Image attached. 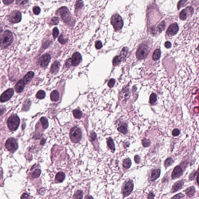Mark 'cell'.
I'll use <instances>...</instances> for the list:
<instances>
[{
  "label": "cell",
  "instance_id": "38",
  "mask_svg": "<svg viewBox=\"0 0 199 199\" xmlns=\"http://www.w3.org/2000/svg\"><path fill=\"white\" fill-rule=\"evenodd\" d=\"M142 142L143 146L145 148L149 147L151 145V141L149 139H147L146 138L143 139L142 141Z\"/></svg>",
  "mask_w": 199,
  "mask_h": 199
},
{
  "label": "cell",
  "instance_id": "48",
  "mask_svg": "<svg viewBox=\"0 0 199 199\" xmlns=\"http://www.w3.org/2000/svg\"><path fill=\"white\" fill-rule=\"evenodd\" d=\"M115 83V80L114 79H110L109 80L108 83V87L110 88H113L114 86V85Z\"/></svg>",
  "mask_w": 199,
  "mask_h": 199
},
{
  "label": "cell",
  "instance_id": "3",
  "mask_svg": "<svg viewBox=\"0 0 199 199\" xmlns=\"http://www.w3.org/2000/svg\"><path fill=\"white\" fill-rule=\"evenodd\" d=\"M70 138L73 142H79L82 138V131L80 128L77 126L72 128L70 132Z\"/></svg>",
  "mask_w": 199,
  "mask_h": 199
},
{
  "label": "cell",
  "instance_id": "2",
  "mask_svg": "<svg viewBox=\"0 0 199 199\" xmlns=\"http://www.w3.org/2000/svg\"><path fill=\"white\" fill-rule=\"evenodd\" d=\"M58 12L63 21L67 24H70L73 21L72 16L67 7H63L58 10Z\"/></svg>",
  "mask_w": 199,
  "mask_h": 199
},
{
  "label": "cell",
  "instance_id": "45",
  "mask_svg": "<svg viewBox=\"0 0 199 199\" xmlns=\"http://www.w3.org/2000/svg\"><path fill=\"white\" fill-rule=\"evenodd\" d=\"M181 133L180 130L178 128H175L173 130L172 134L173 136H178Z\"/></svg>",
  "mask_w": 199,
  "mask_h": 199
},
{
  "label": "cell",
  "instance_id": "5",
  "mask_svg": "<svg viewBox=\"0 0 199 199\" xmlns=\"http://www.w3.org/2000/svg\"><path fill=\"white\" fill-rule=\"evenodd\" d=\"M111 22L115 31H118L123 27V20L121 17L118 14H115L112 17Z\"/></svg>",
  "mask_w": 199,
  "mask_h": 199
},
{
  "label": "cell",
  "instance_id": "29",
  "mask_svg": "<svg viewBox=\"0 0 199 199\" xmlns=\"http://www.w3.org/2000/svg\"><path fill=\"white\" fill-rule=\"evenodd\" d=\"M73 114L75 118L78 119L81 118L83 115L82 112L80 110L77 109L74 110L73 111Z\"/></svg>",
  "mask_w": 199,
  "mask_h": 199
},
{
  "label": "cell",
  "instance_id": "59",
  "mask_svg": "<svg viewBox=\"0 0 199 199\" xmlns=\"http://www.w3.org/2000/svg\"><path fill=\"white\" fill-rule=\"evenodd\" d=\"M197 50H198L199 51V46H198V48H197Z\"/></svg>",
  "mask_w": 199,
  "mask_h": 199
},
{
  "label": "cell",
  "instance_id": "25",
  "mask_svg": "<svg viewBox=\"0 0 199 199\" xmlns=\"http://www.w3.org/2000/svg\"><path fill=\"white\" fill-rule=\"evenodd\" d=\"M161 56V51L159 49H157L155 51L153 55V60L157 61L160 58Z\"/></svg>",
  "mask_w": 199,
  "mask_h": 199
},
{
  "label": "cell",
  "instance_id": "35",
  "mask_svg": "<svg viewBox=\"0 0 199 199\" xmlns=\"http://www.w3.org/2000/svg\"><path fill=\"white\" fill-rule=\"evenodd\" d=\"M41 173V170L39 169L35 170L32 173V176L34 178H37L39 177Z\"/></svg>",
  "mask_w": 199,
  "mask_h": 199
},
{
  "label": "cell",
  "instance_id": "37",
  "mask_svg": "<svg viewBox=\"0 0 199 199\" xmlns=\"http://www.w3.org/2000/svg\"><path fill=\"white\" fill-rule=\"evenodd\" d=\"M84 4L83 1L81 0H79L77 1L75 3V8L76 10H79V9H81L83 7Z\"/></svg>",
  "mask_w": 199,
  "mask_h": 199
},
{
  "label": "cell",
  "instance_id": "8",
  "mask_svg": "<svg viewBox=\"0 0 199 199\" xmlns=\"http://www.w3.org/2000/svg\"><path fill=\"white\" fill-rule=\"evenodd\" d=\"M8 19L9 22L12 23L20 22L22 20L21 12L18 11H14L9 14L8 17Z\"/></svg>",
  "mask_w": 199,
  "mask_h": 199
},
{
  "label": "cell",
  "instance_id": "12",
  "mask_svg": "<svg viewBox=\"0 0 199 199\" xmlns=\"http://www.w3.org/2000/svg\"><path fill=\"white\" fill-rule=\"evenodd\" d=\"M179 28L176 23H173L170 25L166 31V34L169 35H174L178 32Z\"/></svg>",
  "mask_w": 199,
  "mask_h": 199
},
{
  "label": "cell",
  "instance_id": "27",
  "mask_svg": "<svg viewBox=\"0 0 199 199\" xmlns=\"http://www.w3.org/2000/svg\"><path fill=\"white\" fill-rule=\"evenodd\" d=\"M123 166L126 168L128 169L130 168L131 165V161L130 158H128L125 159L123 161Z\"/></svg>",
  "mask_w": 199,
  "mask_h": 199
},
{
  "label": "cell",
  "instance_id": "13",
  "mask_svg": "<svg viewBox=\"0 0 199 199\" xmlns=\"http://www.w3.org/2000/svg\"><path fill=\"white\" fill-rule=\"evenodd\" d=\"M81 61L82 57L80 53L78 52L74 53L72 58V65L74 66H77Z\"/></svg>",
  "mask_w": 199,
  "mask_h": 199
},
{
  "label": "cell",
  "instance_id": "46",
  "mask_svg": "<svg viewBox=\"0 0 199 199\" xmlns=\"http://www.w3.org/2000/svg\"><path fill=\"white\" fill-rule=\"evenodd\" d=\"M187 2V0H181L178 4V9H179L181 7L184 6Z\"/></svg>",
  "mask_w": 199,
  "mask_h": 199
},
{
  "label": "cell",
  "instance_id": "54",
  "mask_svg": "<svg viewBox=\"0 0 199 199\" xmlns=\"http://www.w3.org/2000/svg\"><path fill=\"white\" fill-rule=\"evenodd\" d=\"M196 173H197V171H193L192 173L190 174V175H192L191 176H189V179L191 180H193L194 179V178H195V176L196 175Z\"/></svg>",
  "mask_w": 199,
  "mask_h": 199
},
{
  "label": "cell",
  "instance_id": "51",
  "mask_svg": "<svg viewBox=\"0 0 199 199\" xmlns=\"http://www.w3.org/2000/svg\"><path fill=\"white\" fill-rule=\"evenodd\" d=\"M134 160L136 163L137 164L140 163V157L138 155H136V156L134 157Z\"/></svg>",
  "mask_w": 199,
  "mask_h": 199
},
{
  "label": "cell",
  "instance_id": "7",
  "mask_svg": "<svg viewBox=\"0 0 199 199\" xmlns=\"http://www.w3.org/2000/svg\"><path fill=\"white\" fill-rule=\"evenodd\" d=\"M133 182L131 180H129L128 181L125 182L123 185L122 192L124 197L129 196L133 190Z\"/></svg>",
  "mask_w": 199,
  "mask_h": 199
},
{
  "label": "cell",
  "instance_id": "21",
  "mask_svg": "<svg viewBox=\"0 0 199 199\" xmlns=\"http://www.w3.org/2000/svg\"><path fill=\"white\" fill-rule=\"evenodd\" d=\"M60 95L59 92L57 90H54L51 93L50 95L51 99L53 102H56L59 99Z\"/></svg>",
  "mask_w": 199,
  "mask_h": 199
},
{
  "label": "cell",
  "instance_id": "1",
  "mask_svg": "<svg viewBox=\"0 0 199 199\" xmlns=\"http://www.w3.org/2000/svg\"><path fill=\"white\" fill-rule=\"evenodd\" d=\"M13 40V36L10 31L6 30L1 37V47L5 48L11 44Z\"/></svg>",
  "mask_w": 199,
  "mask_h": 199
},
{
  "label": "cell",
  "instance_id": "30",
  "mask_svg": "<svg viewBox=\"0 0 199 199\" xmlns=\"http://www.w3.org/2000/svg\"><path fill=\"white\" fill-rule=\"evenodd\" d=\"M187 12H188V11L186 8L182 11L180 13V18L182 20H186V19L187 18V15H188Z\"/></svg>",
  "mask_w": 199,
  "mask_h": 199
},
{
  "label": "cell",
  "instance_id": "50",
  "mask_svg": "<svg viewBox=\"0 0 199 199\" xmlns=\"http://www.w3.org/2000/svg\"><path fill=\"white\" fill-rule=\"evenodd\" d=\"M102 47V43L100 41L96 42L95 43V48L97 50H100Z\"/></svg>",
  "mask_w": 199,
  "mask_h": 199
},
{
  "label": "cell",
  "instance_id": "53",
  "mask_svg": "<svg viewBox=\"0 0 199 199\" xmlns=\"http://www.w3.org/2000/svg\"><path fill=\"white\" fill-rule=\"evenodd\" d=\"M165 47L167 49H170L171 48V43L169 41H166L165 43Z\"/></svg>",
  "mask_w": 199,
  "mask_h": 199
},
{
  "label": "cell",
  "instance_id": "4",
  "mask_svg": "<svg viewBox=\"0 0 199 199\" xmlns=\"http://www.w3.org/2000/svg\"><path fill=\"white\" fill-rule=\"evenodd\" d=\"M20 123V119L17 115H12L7 120V126L9 130L11 131L16 130L18 127Z\"/></svg>",
  "mask_w": 199,
  "mask_h": 199
},
{
  "label": "cell",
  "instance_id": "24",
  "mask_svg": "<svg viewBox=\"0 0 199 199\" xmlns=\"http://www.w3.org/2000/svg\"><path fill=\"white\" fill-rule=\"evenodd\" d=\"M56 179L58 182H62L65 179V174L63 172H60L57 173L56 175Z\"/></svg>",
  "mask_w": 199,
  "mask_h": 199
},
{
  "label": "cell",
  "instance_id": "6",
  "mask_svg": "<svg viewBox=\"0 0 199 199\" xmlns=\"http://www.w3.org/2000/svg\"><path fill=\"white\" fill-rule=\"evenodd\" d=\"M149 52L148 45L143 44L140 45L136 52V57L138 60H142L146 58Z\"/></svg>",
  "mask_w": 199,
  "mask_h": 199
},
{
  "label": "cell",
  "instance_id": "41",
  "mask_svg": "<svg viewBox=\"0 0 199 199\" xmlns=\"http://www.w3.org/2000/svg\"><path fill=\"white\" fill-rule=\"evenodd\" d=\"M59 31L57 27H55L53 30V35L54 39H55L59 35Z\"/></svg>",
  "mask_w": 199,
  "mask_h": 199
},
{
  "label": "cell",
  "instance_id": "58",
  "mask_svg": "<svg viewBox=\"0 0 199 199\" xmlns=\"http://www.w3.org/2000/svg\"><path fill=\"white\" fill-rule=\"evenodd\" d=\"M45 139L44 138H43L41 140V142H40V144H41V145H43L45 144Z\"/></svg>",
  "mask_w": 199,
  "mask_h": 199
},
{
  "label": "cell",
  "instance_id": "31",
  "mask_svg": "<svg viewBox=\"0 0 199 199\" xmlns=\"http://www.w3.org/2000/svg\"><path fill=\"white\" fill-rule=\"evenodd\" d=\"M174 163V160L171 158H168L166 159L164 162V166L166 168L170 166Z\"/></svg>",
  "mask_w": 199,
  "mask_h": 199
},
{
  "label": "cell",
  "instance_id": "42",
  "mask_svg": "<svg viewBox=\"0 0 199 199\" xmlns=\"http://www.w3.org/2000/svg\"><path fill=\"white\" fill-rule=\"evenodd\" d=\"M59 20L58 17H54L51 19L50 23L53 25H56L59 23Z\"/></svg>",
  "mask_w": 199,
  "mask_h": 199
},
{
  "label": "cell",
  "instance_id": "17",
  "mask_svg": "<svg viewBox=\"0 0 199 199\" xmlns=\"http://www.w3.org/2000/svg\"><path fill=\"white\" fill-rule=\"evenodd\" d=\"M161 173V170L159 169H154L151 171V181H154L159 177Z\"/></svg>",
  "mask_w": 199,
  "mask_h": 199
},
{
  "label": "cell",
  "instance_id": "40",
  "mask_svg": "<svg viewBox=\"0 0 199 199\" xmlns=\"http://www.w3.org/2000/svg\"><path fill=\"white\" fill-rule=\"evenodd\" d=\"M165 27V22L163 21L160 23L158 27V28L159 32H161L163 30H164Z\"/></svg>",
  "mask_w": 199,
  "mask_h": 199
},
{
  "label": "cell",
  "instance_id": "49",
  "mask_svg": "<svg viewBox=\"0 0 199 199\" xmlns=\"http://www.w3.org/2000/svg\"><path fill=\"white\" fill-rule=\"evenodd\" d=\"M184 195L182 193H179L175 195L172 198V199H182L184 197Z\"/></svg>",
  "mask_w": 199,
  "mask_h": 199
},
{
  "label": "cell",
  "instance_id": "26",
  "mask_svg": "<svg viewBox=\"0 0 199 199\" xmlns=\"http://www.w3.org/2000/svg\"><path fill=\"white\" fill-rule=\"evenodd\" d=\"M128 51H129V49L127 47H124L122 49V50L120 53V56L122 60L125 59V58H126V57L128 55Z\"/></svg>",
  "mask_w": 199,
  "mask_h": 199
},
{
  "label": "cell",
  "instance_id": "16",
  "mask_svg": "<svg viewBox=\"0 0 199 199\" xmlns=\"http://www.w3.org/2000/svg\"><path fill=\"white\" fill-rule=\"evenodd\" d=\"M25 87V82L24 80H21L16 85L15 90L17 93H21L23 91Z\"/></svg>",
  "mask_w": 199,
  "mask_h": 199
},
{
  "label": "cell",
  "instance_id": "9",
  "mask_svg": "<svg viewBox=\"0 0 199 199\" xmlns=\"http://www.w3.org/2000/svg\"><path fill=\"white\" fill-rule=\"evenodd\" d=\"M5 147L8 151L11 153H14L18 149V146L15 139L9 138L6 143Z\"/></svg>",
  "mask_w": 199,
  "mask_h": 199
},
{
  "label": "cell",
  "instance_id": "11",
  "mask_svg": "<svg viewBox=\"0 0 199 199\" xmlns=\"http://www.w3.org/2000/svg\"><path fill=\"white\" fill-rule=\"evenodd\" d=\"M183 173V170L180 166H177L175 167L171 173V177L173 179L178 178L182 176Z\"/></svg>",
  "mask_w": 199,
  "mask_h": 199
},
{
  "label": "cell",
  "instance_id": "22",
  "mask_svg": "<svg viewBox=\"0 0 199 199\" xmlns=\"http://www.w3.org/2000/svg\"><path fill=\"white\" fill-rule=\"evenodd\" d=\"M34 76V72L32 71H30L27 73V74L24 77L23 80L25 83H28L30 82Z\"/></svg>",
  "mask_w": 199,
  "mask_h": 199
},
{
  "label": "cell",
  "instance_id": "36",
  "mask_svg": "<svg viewBox=\"0 0 199 199\" xmlns=\"http://www.w3.org/2000/svg\"><path fill=\"white\" fill-rule=\"evenodd\" d=\"M45 91L42 90H40L36 94V97L39 99H43L45 97Z\"/></svg>",
  "mask_w": 199,
  "mask_h": 199
},
{
  "label": "cell",
  "instance_id": "33",
  "mask_svg": "<svg viewBox=\"0 0 199 199\" xmlns=\"http://www.w3.org/2000/svg\"><path fill=\"white\" fill-rule=\"evenodd\" d=\"M156 101H157V96L156 95V94L154 93H152L150 96V103L151 105H153L156 103Z\"/></svg>",
  "mask_w": 199,
  "mask_h": 199
},
{
  "label": "cell",
  "instance_id": "52",
  "mask_svg": "<svg viewBox=\"0 0 199 199\" xmlns=\"http://www.w3.org/2000/svg\"><path fill=\"white\" fill-rule=\"evenodd\" d=\"M14 0H3V2L4 4L9 5L13 2Z\"/></svg>",
  "mask_w": 199,
  "mask_h": 199
},
{
  "label": "cell",
  "instance_id": "20",
  "mask_svg": "<svg viewBox=\"0 0 199 199\" xmlns=\"http://www.w3.org/2000/svg\"><path fill=\"white\" fill-rule=\"evenodd\" d=\"M60 64L58 62H55L52 65L51 68V72L52 73H57L60 68Z\"/></svg>",
  "mask_w": 199,
  "mask_h": 199
},
{
  "label": "cell",
  "instance_id": "23",
  "mask_svg": "<svg viewBox=\"0 0 199 199\" xmlns=\"http://www.w3.org/2000/svg\"><path fill=\"white\" fill-rule=\"evenodd\" d=\"M107 146H108V148L110 149L113 152H114L115 150V145L113 139L109 137L107 138Z\"/></svg>",
  "mask_w": 199,
  "mask_h": 199
},
{
  "label": "cell",
  "instance_id": "43",
  "mask_svg": "<svg viewBox=\"0 0 199 199\" xmlns=\"http://www.w3.org/2000/svg\"><path fill=\"white\" fill-rule=\"evenodd\" d=\"M33 12L35 15H39L40 12V9L38 6H35L33 9Z\"/></svg>",
  "mask_w": 199,
  "mask_h": 199
},
{
  "label": "cell",
  "instance_id": "19",
  "mask_svg": "<svg viewBox=\"0 0 199 199\" xmlns=\"http://www.w3.org/2000/svg\"><path fill=\"white\" fill-rule=\"evenodd\" d=\"M128 125L126 123L121 124L118 128V131L119 132L124 134H126L128 132Z\"/></svg>",
  "mask_w": 199,
  "mask_h": 199
},
{
  "label": "cell",
  "instance_id": "39",
  "mask_svg": "<svg viewBox=\"0 0 199 199\" xmlns=\"http://www.w3.org/2000/svg\"><path fill=\"white\" fill-rule=\"evenodd\" d=\"M58 40L62 44H65L66 43V42H67V41H68V39L65 38L64 37V35H61L59 37V38L58 39Z\"/></svg>",
  "mask_w": 199,
  "mask_h": 199
},
{
  "label": "cell",
  "instance_id": "34",
  "mask_svg": "<svg viewBox=\"0 0 199 199\" xmlns=\"http://www.w3.org/2000/svg\"><path fill=\"white\" fill-rule=\"evenodd\" d=\"M83 198V191L82 190H78L73 196L74 198L75 199H82Z\"/></svg>",
  "mask_w": 199,
  "mask_h": 199
},
{
  "label": "cell",
  "instance_id": "55",
  "mask_svg": "<svg viewBox=\"0 0 199 199\" xmlns=\"http://www.w3.org/2000/svg\"><path fill=\"white\" fill-rule=\"evenodd\" d=\"M154 194H153V192H150L149 193L148 196V198H154Z\"/></svg>",
  "mask_w": 199,
  "mask_h": 199
},
{
  "label": "cell",
  "instance_id": "10",
  "mask_svg": "<svg viewBox=\"0 0 199 199\" xmlns=\"http://www.w3.org/2000/svg\"><path fill=\"white\" fill-rule=\"evenodd\" d=\"M14 93L13 89L10 88L7 90L5 91L2 94L0 97V101L1 102H5L9 100L10 98L13 96Z\"/></svg>",
  "mask_w": 199,
  "mask_h": 199
},
{
  "label": "cell",
  "instance_id": "18",
  "mask_svg": "<svg viewBox=\"0 0 199 199\" xmlns=\"http://www.w3.org/2000/svg\"><path fill=\"white\" fill-rule=\"evenodd\" d=\"M185 191L186 192L187 196L189 198L193 197L196 193V190L194 186H191L188 188L187 189H186Z\"/></svg>",
  "mask_w": 199,
  "mask_h": 199
},
{
  "label": "cell",
  "instance_id": "44",
  "mask_svg": "<svg viewBox=\"0 0 199 199\" xmlns=\"http://www.w3.org/2000/svg\"><path fill=\"white\" fill-rule=\"evenodd\" d=\"M97 138V135L95 132H92L90 135V141L93 142Z\"/></svg>",
  "mask_w": 199,
  "mask_h": 199
},
{
  "label": "cell",
  "instance_id": "14",
  "mask_svg": "<svg viewBox=\"0 0 199 199\" xmlns=\"http://www.w3.org/2000/svg\"><path fill=\"white\" fill-rule=\"evenodd\" d=\"M51 60V56L49 54H45L42 56L40 58V66L45 68L48 66Z\"/></svg>",
  "mask_w": 199,
  "mask_h": 199
},
{
  "label": "cell",
  "instance_id": "28",
  "mask_svg": "<svg viewBox=\"0 0 199 199\" xmlns=\"http://www.w3.org/2000/svg\"><path fill=\"white\" fill-rule=\"evenodd\" d=\"M42 127L45 129H46L48 127L49 123L48 119L45 117H42L40 119Z\"/></svg>",
  "mask_w": 199,
  "mask_h": 199
},
{
  "label": "cell",
  "instance_id": "15",
  "mask_svg": "<svg viewBox=\"0 0 199 199\" xmlns=\"http://www.w3.org/2000/svg\"><path fill=\"white\" fill-rule=\"evenodd\" d=\"M184 185V181L183 180H180L175 183L171 188V192L173 193L177 192L182 189Z\"/></svg>",
  "mask_w": 199,
  "mask_h": 199
},
{
  "label": "cell",
  "instance_id": "56",
  "mask_svg": "<svg viewBox=\"0 0 199 199\" xmlns=\"http://www.w3.org/2000/svg\"><path fill=\"white\" fill-rule=\"evenodd\" d=\"M28 195L26 193H24L23 194V195H22L21 196V198L22 199H27L28 198Z\"/></svg>",
  "mask_w": 199,
  "mask_h": 199
},
{
  "label": "cell",
  "instance_id": "47",
  "mask_svg": "<svg viewBox=\"0 0 199 199\" xmlns=\"http://www.w3.org/2000/svg\"><path fill=\"white\" fill-rule=\"evenodd\" d=\"M28 1V0H16V3L19 5H24L27 3Z\"/></svg>",
  "mask_w": 199,
  "mask_h": 199
},
{
  "label": "cell",
  "instance_id": "32",
  "mask_svg": "<svg viewBox=\"0 0 199 199\" xmlns=\"http://www.w3.org/2000/svg\"><path fill=\"white\" fill-rule=\"evenodd\" d=\"M122 61L121 58L120 56H116L115 57L113 61V65L114 66H116L121 63Z\"/></svg>",
  "mask_w": 199,
  "mask_h": 199
},
{
  "label": "cell",
  "instance_id": "57",
  "mask_svg": "<svg viewBox=\"0 0 199 199\" xmlns=\"http://www.w3.org/2000/svg\"><path fill=\"white\" fill-rule=\"evenodd\" d=\"M198 173V175H197V178H196V181H197V182L199 185V167L198 168V171H197Z\"/></svg>",
  "mask_w": 199,
  "mask_h": 199
}]
</instances>
